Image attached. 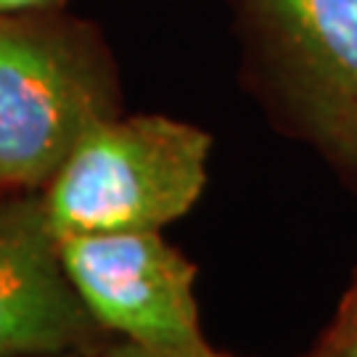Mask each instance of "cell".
I'll list each match as a JSON object with an SVG mask.
<instances>
[{
	"label": "cell",
	"instance_id": "obj_1",
	"mask_svg": "<svg viewBox=\"0 0 357 357\" xmlns=\"http://www.w3.org/2000/svg\"><path fill=\"white\" fill-rule=\"evenodd\" d=\"M209 151V132L172 116H106L45 183L40 202L48 230L61 241L167 228L199 202Z\"/></svg>",
	"mask_w": 357,
	"mask_h": 357
},
{
	"label": "cell",
	"instance_id": "obj_2",
	"mask_svg": "<svg viewBox=\"0 0 357 357\" xmlns=\"http://www.w3.org/2000/svg\"><path fill=\"white\" fill-rule=\"evenodd\" d=\"M112 112L103 69L51 26L0 22V185L40 188Z\"/></svg>",
	"mask_w": 357,
	"mask_h": 357
},
{
	"label": "cell",
	"instance_id": "obj_3",
	"mask_svg": "<svg viewBox=\"0 0 357 357\" xmlns=\"http://www.w3.org/2000/svg\"><path fill=\"white\" fill-rule=\"evenodd\" d=\"M77 296L103 331L146 349L206 344L196 307V268L162 230L85 233L59 241Z\"/></svg>",
	"mask_w": 357,
	"mask_h": 357
},
{
	"label": "cell",
	"instance_id": "obj_4",
	"mask_svg": "<svg viewBox=\"0 0 357 357\" xmlns=\"http://www.w3.org/2000/svg\"><path fill=\"white\" fill-rule=\"evenodd\" d=\"M294 109L320 149L357 169V0H249Z\"/></svg>",
	"mask_w": 357,
	"mask_h": 357
},
{
	"label": "cell",
	"instance_id": "obj_5",
	"mask_svg": "<svg viewBox=\"0 0 357 357\" xmlns=\"http://www.w3.org/2000/svg\"><path fill=\"white\" fill-rule=\"evenodd\" d=\"M103 328L77 296L40 196L0 204V357L82 355Z\"/></svg>",
	"mask_w": 357,
	"mask_h": 357
},
{
	"label": "cell",
	"instance_id": "obj_6",
	"mask_svg": "<svg viewBox=\"0 0 357 357\" xmlns=\"http://www.w3.org/2000/svg\"><path fill=\"white\" fill-rule=\"evenodd\" d=\"M312 357H357V275Z\"/></svg>",
	"mask_w": 357,
	"mask_h": 357
},
{
	"label": "cell",
	"instance_id": "obj_7",
	"mask_svg": "<svg viewBox=\"0 0 357 357\" xmlns=\"http://www.w3.org/2000/svg\"><path fill=\"white\" fill-rule=\"evenodd\" d=\"M96 357H233V355L217 352V349H212L209 344L191 347V349H169V352H162V349H146V347L122 342V344L109 347V349L98 352Z\"/></svg>",
	"mask_w": 357,
	"mask_h": 357
},
{
	"label": "cell",
	"instance_id": "obj_8",
	"mask_svg": "<svg viewBox=\"0 0 357 357\" xmlns=\"http://www.w3.org/2000/svg\"><path fill=\"white\" fill-rule=\"evenodd\" d=\"M59 0H0V16H22V13L45 11L56 6Z\"/></svg>",
	"mask_w": 357,
	"mask_h": 357
},
{
	"label": "cell",
	"instance_id": "obj_9",
	"mask_svg": "<svg viewBox=\"0 0 357 357\" xmlns=\"http://www.w3.org/2000/svg\"><path fill=\"white\" fill-rule=\"evenodd\" d=\"M40 357H82V355H40Z\"/></svg>",
	"mask_w": 357,
	"mask_h": 357
}]
</instances>
